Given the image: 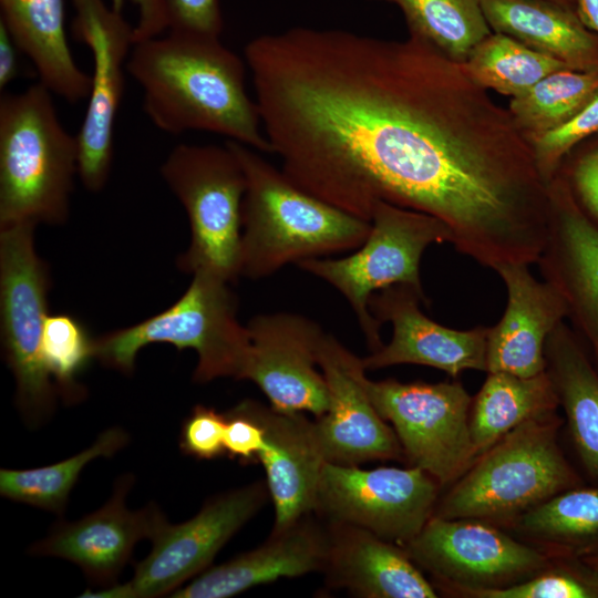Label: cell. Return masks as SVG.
Returning a JSON list of instances; mask_svg holds the SVG:
<instances>
[{
	"label": "cell",
	"mask_w": 598,
	"mask_h": 598,
	"mask_svg": "<svg viewBox=\"0 0 598 598\" xmlns=\"http://www.w3.org/2000/svg\"><path fill=\"white\" fill-rule=\"evenodd\" d=\"M248 69L271 154L297 187L367 221L380 202L431 215L493 270L537 262L549 183L463 63L413 34L295 27L260 37Z\"/></svg>",
	"instance_id": "1"
},
{
	"label": "cell",
	"mask_w": 598,
	"mask_h": 598,
	"mask_svg": "<svg viewBox=\"0 0 598 598\" xmlns=\"http://www.w3.org/2000/svg\"><path fill=\"white\" fill-rule=\"evenodd\" d=\"M247 64L219 37L172 31L133 45L126 72L143 91L151 122L168 134L210 132L271 154Z\"/></svg>",
	"instance_id": "2"
},
{
	"label": "cell",
	"mask_w": 598,
	"mask_h": 598,
	"mask_svg": "<svg viewBox=\"0 0 598 598\" xmlns=\"http://www.w3.org/2000/svg\"><path fill=\"white\" fill-rule=\"evenodd\" d=\"M226 144L237 156L246 178L240 276L266 278L287 265L355 250L363 244L370 221L300 189L260 152L231 140Z\"/></svg>",
	"instance_id": "3"
},
{
	"label": "cell",
	"mask_w": 598,
	"mask_h": 598,
	"mask_svg": "<svg viewBox=\"0 0 598 598\" xmlns=\"http://www.w3.org/2000/svg\"><path fill=\"white\" fill-rule=\"evenodd\" d=\"M52 92L35 83L0 97V227L62 225L79 175L76 135L62 125Z\"/></svg>",
	"instance_id": "4"
},
{
	"label": "cell",
	"mask_w": 598,
	"mask_h": 598,
	"mask_svg": "<svg viewBox=\"0 0 598 598\" xmlns=\"http://www.w3.org/2000/svg\"><path fill=\"white\" fill-rule=\"evenodd\" d=\"M561 423L551 412L509 431L455 481L433 515L509 522L561 492L584 485L558 445Z\"/></svg>",
	"instance_id": "5"
},
{
	"label": "cell",
	"mask_w": 598,
	"mask_h": 598,
	"mask_svg": "<svg viewBox=\"0 0 598 598\" xmlns=\"http://www.w3.org/2000/svg\"><path fill=\"white\" fill-rule=\"evenodd\" d=\"M192 276L186 291L167 309L95 338V359L128 375L142 348L169 343L197 353L194 382L227 377L244 380L250 339L237 316V297L230 283L216 275L199 271Z\"/></svg>",
	"instance_id": "6"
},
{
	"label": "cell",
	"mask_w": 598,
	"mask_h": 598,
	"mask_svg": "<svg viewBox=\"0 0 598 598\" xmlns=\"http://www.w3.org/2000/svg\"><path fill=\"white\" fill-rule=\"evenodd\" d=\"M161 175L184 207L190 241L178 257L181 271L216 275L229 283L239 274L241 202L246 178L225 143L176 145L161 166Z\"/></svg>",
	"instance_id": "7"
},
{
	"label": "cell",
	"mask_w": 598,
	"mask_h": 598,
	"mask_svg": "<svg viewBox=\"0 0 598 598\" xmlns=\"http://www.w3.org/2000/svg\"><path fill=\"white\" fill-rule=\"evenodd\" d=\"M30 223L0 227V328L4 360L16 382V404L35 427L53 413L58 392L42 357L50 274L38 255Z\"/></svg>",
	"instance_id": "8"
},
{
	"label": "cell",
	"mask_w": 598,
	"mask_h": 598,
	"mask_svg": "<svg viewBox=\"0 0 598 598\" xmlns=\"http://www.w3.org/2000/svg\"><path fill=\"white\" fill-rule=\"evenodd\" d=\"M363 244L342 258H311L298 266L336 288L354 311L371 352L382 346L381 323L369 309L373 293L394 285H409L424 293L420 261L431 244L451 243L437 218L385 202L377 204Z\"/></svg>",
	"instance_id": "9"
},
{
	"label": "cell",
	"mask_w": 598,
	"mask_h": 598,
	"mask_svg": "<svg viewBox=\"0 0 598 598\" xmlns=\"http://www.w3.org/2000/svg\"><path fill=\"white\" fill-rule=\"evenodd\" d=\"M362 383L380 416L392 424L410 466L446 485L476 461L470 432L473 399L461 382L372 381L364 374Z\"/></svg>",
	"instance_id": "10"
},
{
	"label": "cell",
	"mask_w": 598,
	"mask_h": 598,
	"mask_svg": "<svg viewBox=\"0 0 598 598\" xmlns=\"http://www.w3.org/2000/svg\"><path fill=\"white\" fill-rule=\"evenodd\" d=\"M266 482L257 481L210 497L190 519L167 520L152 538L150 554L135 565L133 578L80 597L155 598L171 596L209 568L223 546L267 503Z\"/></svg>",
	"instance_id": "11"
},
{
	"label": "cell",
	"mask_w": 598,
	"mask_h": 598,
	"mask_svg": "<svg viewBox=\"0 0 598 598\" xmlns=\"http://www.w3.org/2000/svg\"><path fill=\"white\" fill-rule=\"evenodd\" d=\"M440 486L414 466L363 470L324 463L315 513L327 522L362 527L404 546L432 517Z\"/></svg>",
	"instance_id": "12"
},
{
	"label": "cell",
	"mask_w": 598,
	"mask_h": 598,
	"mask_svg": "<svg viewBox=\"0 0 598 598\" xmlns=\"http://www.w3.org/2000/svg\"><path fill=\"white\" fill-rule=\"evenodd\" d=\"M402 547L420 569L458 594L516 584L550 563L542 551L474 518L432 515Z\"/></svg>",
	"instance_id": "13"
},
{
	"label": "cell",
	"mask_w": 598,
	"mask_h": 598,
	"mask_svg": "<svg viewBox=\"0 0 598 598\" xmlns=\"http://www.w3.org/2000/svg\"><path fill=\"white\" fill-rule=\"evenodd\" d=\"M72 33L92 53L93 73L86 113L76 134L79 177L91 193L101 192L110 177L114 124L125 84L126 63L134 45V25L103 0H71Z\"/></svg>",
	"instance_id": "14"
},
{
	"label": "cell",
	"mask_w": 598,
	"mask_h": 598,
	"mask_svg": "<svg viewBox=\"0 0 598 598\" xmlns=\"http://www.w3.org/2000/svg\"><path fill=\"white\" fill-rule=\"evenodd\" d=\"M250 352L244 380L254 382L282 412H309L317 417L329 408V391L317 354L324 334L313 320L291 312L262 313L246 324Z\"/></svg>",
	"instance_id": "15"
},
{
	"label": "cell",
	"mask_w": 598,
	"mask_h": 598,
	"mask_svg": "<svg viewBox=\"0 0 598 598\" xmlns=\"http://www.w3.org/2000/svg\"><path fill=\"white\" fill-rule=\"evenodd\" d=\"M329 391V408L315 421L326 463L355 465L375 460H399L403 451L362 383V359L333 336L324 333L317 354Z\"/></svg>",
	"instance_id": "16"
},
{
	"label": "cell",
	"mask_w": 598,
	"mask_h": 598,
	"mask_svg": "<svg viewBox=\"0 0 598 598\" xmlns=\"http://www.w3.org/2000/svg\"><path fill=\"white\" fill-rule=\"evenodd\" d=\"M133 483L132 474L120 476L102 507L74 522L60 520L29 553L69 560L95 586L115 585L134 546L144 538L152 540L166 522L155 504L136 511L126 507L125 498Z\"/></svg>",
	"instance_id": "17"
},
{
	"label": "cell",
	"mask_w": 598,
	"mask_h": 598,
	"mask_svg": "<svg viewBox=\"0 0 598 598\" xmlns=\"http://www.w3.org/2000/svg\"><path fill=\"white\" fill-rule=\"evenodd\" d=\"M409 285L386 287L371 296L369 309L381 324L390 322L392 339L379 350L361 358L365 370L394 364H421L457 378L465 370L487 371V327L454 330L427 318L419 307L426 302Z\"/></svg>",
	"instance_id": "18"
},
{
	"label": "cell",
	"mask_w": 598,
	"mask_h": 598,
	"mask_svg": "<svg viewBox=\"0 0 598 598\" xmlns=\"http://www.w3.org/2000/svg\"><path fill=\"white\" fill-rule=\"evenodd\" d=\"M550 218L538 268L561 295L573 330L592 352L598 370V223L578 205L564 177L549 184Z\"/></svg>",
	"instance_id": "19"
},
{
	"label": "cell",
	"mask_w": 598,
	"mask_h": 598,
	"mask_svg": "<svg viewBox=\"0 0 598 598\" xmlns=\"http://www.w3.org/2000/svg\"><path fill=\"white\" fill-rule=\"evenodd\" d=\"M526 264H507L495 269L507 290V306L499 322L488 329V372H507L529 378L546 370L545 343L567 318L558 290L538 281Z\"/></svg>",
	"instance_id": "20"
},
{
	"label": "cell",
	"mask_w": 598,
	"mask_h": 598,
	"mask_svg": "<svg viewBox=\"0 0 598 598\" xmlns=\"http://www.w3.org/2000/svg\"><path fill=\"white\" fill-rule=\"evenodd\" d=\"M311 513L289 527L270 533L258 547L209 567L169 597L228 598L279 578L322 571L329 553V532Z\"/></svg>",
	"instance_id": "21"
},
{
	"label": "cell",
	"mask_w": 598,
	"mask_h": 598,
	"mask_svg": "<svg viewBox=\"0 0 598 598\" xmlns=\"http://www.w3.org/2000/svg\"><path fill=\"white\" fill-rule=\"evenodd\" d=\"M265 429V447L258 461L266 471V484L275 506L272 533L315 513L317 492L326 463L315 423L302 412H282L250 400Z\"/></svg>",
	"instance_id": "22"
},
{
	"label": "cell",
	"mask_w": 598,
	"mask_h": 598,
	"mask_svg": "<svg viewBox=\"0 0 598 598\" xmlns=\"http://www.w3.org/2000/svg\"><path fill=\"white\" fill-rule=\"evenodd\" d=\"M329 553L322 570L331 588L363 598H435L436 591L405 549L372 532L327 522Z\"/></svg>",
	"instance_id": "23"
},
{
	"label": "cell",
	"mask_w": 598,
	"mask_h": 598,
	"mask_svg": "<svg viewBox=\"0 0 598 598\" xmlns=\"http://www.w3.org/2000/svg\"><path fill=\"white\" fill-rule=\"evenodd\" d=\"M489 28L569 69L598 73V35L551 0H480Z\"/></svg>",
	"instance_id": "24"
},
{
	"label": "cell",
	"mask_w": 598,
	"mask_h": 598,
	"mask_svg": "<svg viewBox=\"0 0 598 598\" xmlns=\"http://www.w3.org/2000/svg\"><path fill=\"white\" fill-rule=\"evenodd\" d=\"M0 22L33 63L40 83L69 103L89 97L91 75L73 59L63 0H0Z\"/></svg>",
	"instance_id": "25"
},
{
	"label": "cell",
	"mask_w": 598,
	"mask_h": 598,
	"mask_svg": "<svg viewBox=\"0 0 598 598\" xmlns=\"http://www.w3.org/2000/svg\"><path fill=\"white\" fill-rule=\"evenodd\" d=\"M545 359L576 454L588 477L598 483V370L565 321L548 336Z\"/></svg>",
	"instance_id": "26"
},
{
	"label": "cell",
	"mask_w": 598,
	"mask_h": 598,
	"mask_svg": "<svg viewBox=\"0 0 598 598\" xmlns=\"http://www.w3.org/2000/svg\"><path fill=\"white\" fill-rule=\"evenodd\" d=\"M557 393L546 370L523 378L488 372L470 411V432L477 457L523 422L556 412Z\"/></svg>",
	"instance_id": "27"
},
{
	"label": "cell",
	"mask_w": 598,
	"mask_h": 598,
	"mask_svg": "<svg viewBox=\"0 0 598 598\" xmlns=\"http://www.w3.org/2000/svg\"><path fill=\"white\" fill-rule=\"evenodd\" d=\"M514 522L529 537L549 543L557 556L598 555V485L561 492Z\"/></svg>",
	"instance_id": "28"
},
{
	"label": "cell",
	"mask_w": 598,
	"mask_h": 598,
	"mask_svg": "<svg viewBox=\"0 0 598 598\" xmlns=\"http://www.w3.org/2000/svg\"><path fill=\"white\" fill-rule=\"evenodd\" d=\"M128 433L109 427L85 450L58 463L27 470L0 471V494L14 502L63 515L70 492L83 468L97 457H111L124 448Z\"/></svg>",
	"instance_id": "29"
},
{
	"label": "cell",
	"mask_w": 598,
	"mask_h": 598,
	"mask_svg": "<svg viewBox=\"0 0 598 598\" xmlns=\"http://www.w3.org/2000/svg\"><path fill=\"white\" fill-rule=\"evenodd\" d=\"M396 6L410 34L448 59L464 63L489 33L480 0H379Z\"/></svg>",
	"instance_id": "30"
},
{
	"label": "cell",
	"mask_w": 598,
	"mask_h": 598,
	"mask_svg": "<svg viewBox=\"0 0 598 598\" xmlns=\"http://www.w3.org/2000/svg\"><path fill=\"white\" fill-rule=\"evenodd\" d=\"M598 94V73L555 71L523 94L512 97L508 111L528 142L573 120Z\"/></svg>",
	"instance_id": "31"
},
{
	"label": "cell",
	"mask_w": 598,
	"mask_h": 598,
	"mask_svg": "<svg viewBox=\"0 0 598 598\" xmlns=\"http://www.w3.org/2000/svg\"><path fill=\"white\" fill-rule=\"evenodd\" d=\"M463 64L482 87L511 97L523 94L555 71L569 69L563 62L499 32L484 38Z\"/></svg>",
	"instance_id": "32"
},
{
	"label": "cell",
	"mask_w": 598,
	"mask_h": 598,
	"mask_svg": "<svg viewBox=\"0 0 598 598\" xmlns=\"http://www.w3.org/2000/svg\"><path fill=\"white\" fill-rule=\"evenodd\" d=\"M42 357L63 402L82 401L86 390L78 379L95 359V339L85 326L71 315L49 313L42 333Z\"/></svg>",
	"instance_id": "33"
},
{
	"label": "cell",
	"mask_w": 598,
	"mask_h": 598,
	"mask_svg": "<svg viewBox=\"0 0 598 598\" xmlns=\"http://www.w3.org/2000/svg\"><path fill=\"white\" fill-rule=\"evenodd\" d=\"M475 598H598V571L581 557L560 556L535 575L498 588L465 590Z\"/></svg>",
	"instance_id": "34"
},
{
	"label": "cell",
	"mask_w": 598,
	"mask_h": 598,
	"mask_svg": "<svg viewBox=\"0 0 598 598\" xmlns=\"http://www.w3.org/2000/svg\"><path fill=\"white\" fill-rule=\"evenodd\" d=\"M598 132V94L573 120L529 141L539 173L547 183L557 175L564 156L580 141Z\"/></svg>",
	"instance_id": "35"
},
{
	"label": "cell",
	"mask_w": 598,
	"mask_h": 598,
	"mask_svg": "<svg viewBox=\"0 0 598 598\" xmlns=\"http://www.w3.org/2000/svg\"><path fill=\"white\" fill-rule=\"evenodd\" d=\"M226 413L210 406L196 405L181 430V451L197 460H213L226 454Z\"/></svg>",
	"instance_id": "36"
},
{
	"label": "cell",
	"mask_w": 598,
	"mask_h": 598,
	"mask_svg": "<svg viewBox=\"0 0 598 598\" xmlns=\"http://www.w3.org/2000/svg\"><path fill=\"white\" fill-rule=\"evenodd\" d=\"M225 450L241 463L257 462L265 447V429L255 415L250 400H244L226 412Z\"/></svg>",
	"instance_id": "37"
},
{
	"label": "cell",
	"mask_w": 598,
	"mask_h": 598,
	"mask_svg": "<svg viewBox=\"0 0 598 598\" xmlns=\"http://www.w3.org/2000/svg\"><path fill=\"white\" fill-rule=\"evenodd\" d=\"M169 29L220 37L223 17L219 0H166Z\"/></svg>",
	"instance_id": "38"
},
{
	"label": "cell",
	"mask_w": 598,
	"mask_h": 598,
	"mask_svg": "<svg viewBox=\"0 0 598 598\" xmlns=\"http://www.w3.org/2000/svg\"><path fill=\"white\" fill-rule=\"evenodd\" d=\"M566 182L580 208L598 223V146L574 163Z\"/></svg>",
	"instance_id": "39"
},
{
	"label": "cell",
	"mask_w": 598,
	"mask_h": 598,
	"mask_svg": "<svg viewBox=\"0 0 598 598\" xmlns=\"http://www.w3.org/2000/svg\"><path fill=\"white\" fill-rule=\"evenodd\" d=\"M137 9V22L134 25V42H141L161 35L169 29L166 0H130ZM111 8L122 13L125 0H111ZM134 43V44H135Z\"/></svg>",
	"instance_id": "40"
},
{
	"label": "cell",
	"mask_w": 598,
	"mask_h": 598,
	"mask_svg": "<svg viewBox=\"0 0 598 598\" xmlns=\"http://www.w3.org/2000/svg\"><path fill=\"white\" fill-rule=\"evenodd\" d=\"M21 52L3 23L0 22V90L19 74L18 53Z\"/></svg>",
	"instance_id": "41"
},
{
	"label": "cell",
	"mask_w": 598,
	"mask_h": 598,
	"mask_svg": "<svg viewBox=\"0 0 598 598\" xmlns=\"http://www.w3.org/2000/svg\"><path fill=\"white\" fill-rule=\"evenodd\" d=\"M577 13L584 24L598 35V0H577Z\"/></svg>",
	"instance_id": "42"
},
{
	"label": "cell",
	"mask_w": 598,
	"mask_h": 598,
	"mask_svg": "<svg viewBox=\"0 0 598 598\" xmlns=\"http://www.w3.org/2000/svg\"><path fill=\"white\" fill-rule=\"evenodd\" d=\"M588 565L598 571V555L581 557Z\"/></svg>",
	"instance_id": "43"
},
{
	"label": "cell",
	"mask_w": 598,
	"mask_h": 598,
	"mask_svg": "<svg viewBox=\"0 0 598 598\" xmlns=\"http://www.w3.org/2000/svg\"><path fill=\"white\" fill-rule=\"evenodd\" d=\"M577 11V0H551Z\"/></svg>",
	"instance_id": "44"
}]
</instances>
